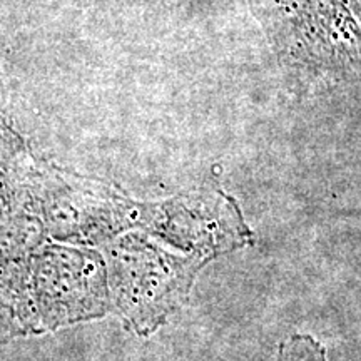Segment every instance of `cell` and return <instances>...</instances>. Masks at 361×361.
Returning <instances> with one entry per match:
<instances>
[{
	"label": "cell",
	"mask_w": 361,
	"mask_h": 361,
	"mask_svg": "<svg viewBox=\"0 0 361 361\" xmlns=\"http://www.w3.org/2000/svg\"><path fill=\"white\" fill-rule=\"evenodd\" d=\"M278 361H326L324 350L310 336H295L283 346Z\"/></svg>",
	"instance_id": "6da1fadb"
}]
</instances>
